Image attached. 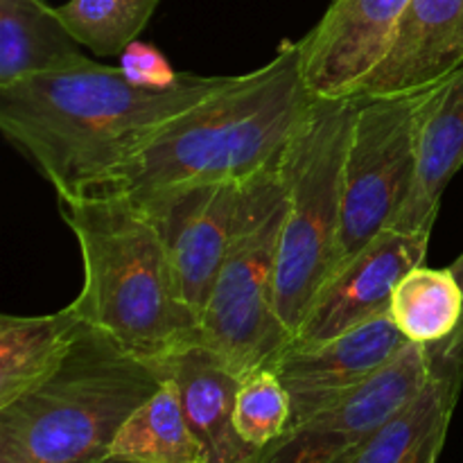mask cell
<instances>
[{"label": "cell", "mask_w": 463, "mask_h": 463, "mask_svg": "<svg viewBox=\"0 0 463 463\" xmlns=\"http://www.w3.org/2000/svg\"><path fill=\"white\" fill-rule=\"evenodd\" d=\"M120 68L129 81L136 86H143L149 90H167L184 80L185 72L172 68L165 54L152 43H143L136 39L134 43L127 45L125 52L120 54Z\"/></svg>", "instance_id": "603a6c76"}, {"label": "cell", "mask_w": 463, "mask_h": 463, "mask_svg": "<svg viewBox=\"0 0 463 463\" xmlns=\"http://www.w3.org/2000/svg\"><path fill=\"white\" fill-rule=\"evenodd\" d=\"M463 66V0H411L353 98H396L446 81Z\"/></svg>", "instance_id": "4fadbf2b"}, {"label": "cell", "mask_w": 463, "mask_h": 463, "mask_svg": "<svg viewBox=\"0 0 463 463\" xmlns=\"http://www.w3.org/2000/svg\"><path fill=\"white\" fill-rule=\"evenodd\" d=\"M450 269H452V274H455V279L459 280L461 292H463V253L457 258L455 262H452ZM430 348H432L434 357H437L441 364L450 366V369L459 371V373L463 375V317H461L459 328L455 330V335H452L450 339H446V342H441V344H434V346H430Z\"/></svg>", "instance_id": "cb8c5ba5"}, {"label": "cell", "mask_w": 463, "mask_h": 463, "mask_svg": "<svg viewBox=\"0 0 463 463\" xmlns=\"http://www.w3.org/2000/svg\"><path fill=\"white\" fill-rule=\"evenodd\" d=\"M109 457L143 463H208L170 378L122 425Z\"/></svg>", "instance_id": "d6986e66"}, {"label": "cell", "mask_w": 463, "mask_h": 463, "mask_svg": "<svg viewBox=\"0 0 463 463\" xmlns=\"http://www.w3.org/2000/svg\"><path fill=\"white\" fill-rule=\"evenodd\" d=\"M317 98L307 89L298 41L154 131L98 190L149 208L206 184H247L280 165Z\"/></svg>", "instance_id": "7a4b0ae2"}, {"label": "cell", "mask_w": 463, "mask_h": 463, "mask_svg": "<svg viewBox=\"0 0 463 463\" xmlns=\"http://www.w3.org/2000/svg\"><path fill=\"white\" fill-rule=\"evenodd\" d=\"M89 61L45 0H0V89Z\"/></svg>", "instance_id": "e0dca14e"}, {"label": "cell", "mask_w": 463, "mask_h": 463, "mask_svg": "<svg viewBox=\"0 0 463 463\" xmlns=\"http://www.w3.org/2000/svg\"><path fill=\"white\" fill-rule=\"evenodd\" d=\"M289 419L292 402L288 389L271 366H262L244 375L235 402V430L244 443L265 450L288 432Z\"/></svg>", "instance_id": "7402d4cb"}, {"label": "cell", "mask_w": 463, "mask_h": 463, "mask_svg": "<svg viewBox=\"0 0 463 463\" xmlns=\"http://www.w3.org/2000/svg\"><path fill=\"white\" fill-rule=\"evenodd\" d=\"M242 185L233 181L194 185L140 208L161 229L181 294L199 324L233 238Z\"/></svg>", "instance_id": "8fae6325"}, {"label": "cell", "mask_w": 463, "mask_h": 463, "mask_svg": "<svg viewBox=\"0 0 463 463\" xmlns=\"http://www.w3.org/2000/svg\"><path fill=\"white\" fill-rule=\"evenodd\" d=\"M432 371L430 346L410 344L369 383L269 443L260 450L258 463H344L419 396Z\"/></svg>", "instance_id": "ba28073f"}, {"label": "cell", "mask_w": 463, "mask_h": 463, "mask_svg": "<svg viewBox=\"0 0 463 463\" xmlns=\"http://www.w3.org/2000/svg\"><path fill=\"white\" fill-rule=\"evenodd\" d=\"M84 326L71 306L52 315L0 317V407L48 378Z\"/></svg>", "instance_id": "ac0fdd59"}, {"label": "cell", "mask_w": 463, "mask_h": 463, "mask_svg": "<svg viewBox=\"0 0 463 463\" xmlns=\"http://www.w3.org/2000/svg\"><path fill=\"white\" fill-rule=\"evenodd\" d=\"M161 0H68L57 16L81 48L99 57H120L152 21Z\"/></svg>", "instance_id": "44dd1931"}, {"label": "cell", "mask_w": 463, "mask_h": 463, "mask_svg": "<svg viewBox=\"0 0 463 463\" xmlns=\"http://www.w3.org/2000/svg\"><path fill=\"white\" fill-rule=\"evenodd\" d=\"M434 357V355H432ZM463 375L434 357L432 378L344 463H439Z\"/></svg>", "instance_id": "2e32d148"}, {"label": "cell", "mask_w": 463, "mask_h": 463, "mask_svg": "<svg viewBox=\"0 0 463 463\" xmlns=\"http://www.w3.org/2000/svg\"><path fill=\"white\" fill-rule=\"evenodd\" d=\"M59 208L80 244L84 283L68 306L84 324L152 362L202 342L199 317L152 217L109 193L63 197Z\"/></svg>", "instance_id": "3957f363"}, {"label": "cell", "mask_w": 463, "mask_h": 463, "mask_svg": "<svg viewBox=\"0 0 463 463\" xmlns=\"http://www.w3.org/2000/svg\"><path fill=\"white\" fill-rule=\"evenodd\" d=\"M430 235L383 231L330 276L288 346H317L389 315L393 288L407 271L425 265Z\"/></svg>", "instance_id": "9c48e42d"}, {"label": "cell", "mask_w": 463, "mask_h": 463, "mask_svg": "<svg viewBox=\"0 0 463 463\" xmlns=\"http://www.w3.org/2000/svg\"><path fill=\"white\" fill-rule=\"evenodd\" d=\"M285 211L280 165L242 185L233 238L199 324L202 342L220 353L240 378L274 364L289 344L274 301Z\"/></svg>", "instance_id": "8992f818"}, {"label": "cell", "mask_w": 463, "mask_h": 463, "mask_svg": "<svg viewBox=\"0 0 463 463\" xmlns=\"http://www.w3.org/2000/svg\"><path fill=\"white\" fill-rule=\"evenodd\" d=\"M410 344L392 317L384 315L317 346L285 348L271 369L292 402L288 430L369 383Z\"/></svg>", "instance_id": "30bf717a"}, {"label": "cell", "mask_w": 463, "mask_h": 463, "mask_svg": "<svg viewBox=\"0 0 463 463\" xmlns=\"http://www.w3.org/2000/svg\"><path fill=\"white\" fill-rule=\"evenodd\" d=\"M355 98H317L280 161L288 211L276 260V315L289 339L337 269L344 224V161Z\"/></svg>", "instance_id": "5b68a950"}, {"label": "cell", "mask_w": 463, "mask_h": 463, "mask_svg": "<svg viewBox=\"0 0 463 463\" xmlns=\"http://www.w3.org/2000/svg\"><path fill=\"white\" fill-rule=\"evenodd\" d=\"M463 167V66L439 86L419 147L414 188L393 229L432 238L441 197Z\"/></svg>", "instance_id": "9a60e30c"}, {"label": "cell", "mask_w": 463, "mask_h": 463, "mask_svg": "<svg viewBox=\"0 0 463 463\" xmlns=\"http://www.w3.org/2000/svg\"><path fill=\"white\" fill-rule=\"evenodd\" d=\"M163 378L176 384L185 419L206 452L208 463H258L260 450L240 439L235 402L240 378L220 353L194 342L158 360Z\"/></svg>", "instance_id": "5bb4252c"}, {"label": "cell", "mask_w": 463, "mask_h": 463, "mask_svg": "<svg viewBox=\"0 0 463 463\" xmlns=\"http://www.w3.org/2000/svg\"><path fill=\"white\" fill-rule=\"evenodd\" d=\"M163 383L158 362L86 324L48 378L0 407V463H102Z\"/></svg>", "instance_id": "277c9868"}, {"label": "cell", "mask_w": 463, "mask_h": 463, "mask_svg": "<svg viewBox=\"0 0 463 463\" xmlns=\"http://www.w3.org/2000/svg\"><path fill=\"white\" fill-rule=\"evenodd\" d=\"M229 77L185 72L167 90L136 86L120 68L41 72L0 89V129L59 199L98 190L163 125L206 99Z\"/></svg>", "instance_id": "6da1fadb"}, {"label": "cell", "mask_w": 463, "mask_h": 463, "mask_svg": "<svg viewBox=\"0 0 463 463\" xmlns=\"http://www.w3.org/2000/svg\"><path fill=\"white\" fill-rule=\"evenodd\" d=\"M411 0H333L298 41L301 68L315 98H353L383 59L393 27Z\"/></svg>", "instance_id": "7c38bea8"}, {"label": "cell", "mask_w": 463, "mask_h": 463, "mask_svg": "<svg viewBox=\"0 0 463 463\" xmlns=\"http://www.w3.org/2000/svg\"><path fill=\"white\" fill-rule=\"evenodd\" d=\"M102 463H143V461H129V459H118V457H109Z\"/></svg>", "instance_id": "d4e9b609"}, {"label": "cell", "mask_w": 463, "mask_h": 463, "mask_svg": "<svg viewBox=\"0 0 463 463\" xmlns=\"http://www.w3.org/2000/svg\"><path fill=\"white\" fill-rule=\"evenodd\" d=\"M439 86L396 98H355L357 111L344 161V224L337 269L396 224L398 213L414 188L420 134Z\"/></svg>", "instance_id": "52a82bcc"}, {"label": "cell", "mask_w": 463, "mask_h": 463, "mask_svg": "<svg viewBox=\"0 0 463 463\" xmlns=\"http://www.w3.org/2000/svg\"><path fill=\"white\" fill-rule=\"evenodd\" d=\"M389 317L411 344L434 346L455 335L463 317V292L450 267H414L393 288Z\"/></svg>", "instance_id": "ffe728a7"}]
</instances>
